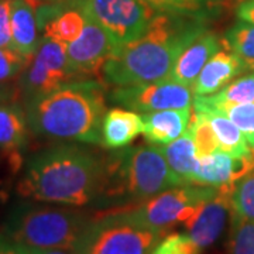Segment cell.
<instances>
[{
  "label": "cell",
  "mask_w": 254,
  "mask_h": 254,
  "mask_svg": "<svg viewBox=\"0 0 254 254\" xmlns=\"http://www.w3.org/2000/svg\"><path fill=\"white\" fill-rule=\"evenodd\" d=\"M113 53L115 46L108 33L89 16H86L81 36L66 46L68 64L75 79H85L99 73Z\"/></svg>",
  "instance_id": "obj_11"
},
{
  "label": "cell",
  "mask_w": 254,
  "mask_h": 254,
  "mask_svg": "<svg viewBox=\"0 0 254 254\" xmlns=\"http://www.w3.org/2000/svg\"><path fill=\"white\" fill-rule=\"evenodd\" d=\"M202 102L205 100L196 96ZM208 103V102H205ZM210 105V103H208ZM213 108H216L220 112H223L227 118L230 119L239 130L245 134L247 143L250 147H254V102L250 103H239V105H210Z\"/></svg>",
  "instance_id": "obj_27"
},
{
  "label": "cell",
  "mask_w": 254,
  "mask_h": 254,
  "mask_svg": "<svg viewBox=\"0 0 254 254\" xmlns=\"http://www.w3.org/2000/svg\"><path fill=\"white\" fill-rule=\"evenodd\" d=\"M220 47L222 40L218 34L210 30H205L182 51L175 64L171 78L192 89L200 71L209 60L220 50Z\"/></svg>",
  "instance_id": "obj_17"
},
{
  "label": "cell",
  "mask_w": 254,
  "mask_h": 254,
  "mask_svg": "<svg viewBox=\"0 0 254 254\" xmlns=\"http://www.w3.org/2000/svg\"><path fill=\"white\" fill-rule=\"evenodd\" d=\"M10 27L11 48L30 60L41 41L37 10L30 0H11Z\"/></svg>",
  "instance_id": "obj_18"
},
{
  "label": "cell",
  "mask_w": 254,
  "mask_h": 254,
  "mask_svg": "<svg viewBox=\"0 0 254 254\" xmlns=\"http://www.w3.org/2000/svg\"><path fill=\"white\" fill-rule=\"evenodd\" d=\"M246 71L245 63L235 53L223 47L203 66L192 86V92L195 96L215 95L230 83L233 78Z\"/></svg>",
  "instance_id": "obj_16"
},
{
  "label": "cell",
  "mask_w": 254,
  "mask_h": 254,
  "mask_svg": "<svg viewBox=\"0 0 254 254\" xmlns=\"http://www.w3.org/2000/svg\"><path fill=\"white\" fill-rule=\"evenodd\" d=\"M222 44L245 63L247 71H254V23L239 18L225 33Z\"/></svg>",
  "instance_id": "obj_23"
},
{
  "label": "cell",
  "mask_w": 254,
  "mask_h": 254,
  "mask_svg": "<svg viewBox=\"0 0 254 254\" xmlns=\"http://www.w3.org/2000/svg\"><path fill=\"white\" fill-rule=\"evenodd\" d=\"M33 134L60 141L102 145L106 115L105 88L92 79L66 82L54 91L26 100Z\"/></svg>",
  "instance_id": "obj_3"
},
{
  "label": "cell",
  "mask_w": 254,
  "mask_h": 254,
  "mask_svg": "<svg viewBox=\"0 0 254 254\" xmlns=\"http://www.w3.org/2000/svg\"><path fill=\"white\" fill-rule=\"evenodd\" d=\"M252 158H253V163H254V147L252 148Z\"/></svg>",
  "instance_id": "obj_37"
},
{
  "label": "cell",
  "mask_w": 254,
  "mask_h": 254,
  "mask_svg": "<svg viewBox=\"0 0 254 254\" xmlns=\"http://www.w3.org/2000/svg\"><path fill=\"white\" fill-rule=\"evenodd\" d=\"M46 1H61V0H46Z\"/></svg>",
  "instance_id": "obj_38"
},
{
  "label": "cell",
  "mask_w": 254,
  "mask_h": 254,
  "mask_svg": "<svg viewBox=\"0 0 254 254\" xmlns=\"http://www.w3.org/2000/svg\"><path fill=\"white\" fill-rule=\"evenodd\" d=\"M28 58L13 48H0V82L17 76L27 66Z\"/></svg>",
  "instance_id": "obj_31"
},
{
  "label": "cell",
  "mask_w": 254,
  "mask_h": 254,
  "mask_svg": "<svg viewBox=\"0 0 254 254\" xmlns=\"http://www.w3.org/2000/svg\"><path fill=\"white\" fill-rule=\"evenodd\" d=\"M37 21L41 37L51 38L64 46H69L78 37L86 23L78 0L53 1L37 9Z\"/></svg>",
  "instance_id": "obj_13"
},
{
  "label": "cell",
  "mask_w": 254,
  "mask_h": 254,
  "mask_svg": "<svg viewBox=\"0 0 254 254\" xmlns=\"http://www.w3.org/2000/svg\"><path fill=\"white\" fill-rule=\"evenodd\" d=\"M158 11L187 14V16H212L218 6V0H143Z\"/></svg>",
  "instance_id": "obj_25"
},
{
  "label": "cell",
  "mask_w": 254,
  "mask_h": 254,
  "mask_svg": "<svg viewBox=\"0 0 254 254\" xmlns=\"http://www.w3.org/2000/svg\"><path fill=\"white\" fill-rule=\"evenodd\" d=\"M210 105H239L254 102V73L237 78L210 96H199Z\"/></svg>",
  "instance_id": "obj_24"
},
{
  "label": "cell",
  "mask_w": 254,
  "mask_h": 254,
  "mask_svg": "<svg viewBox=\"0 0 254 254\" xmlns=\"http://www.w3.org/2000/svg\"><path fill=\"white\" fill-rule=\"evenodd\" d=\"M193 109L199 110L206 116L215 134H216L219 148L222 151L233 155V157H237V158L252 155V147L247 143L245 134L223 112L202 102L198 98H195L193 100Z\"/></svg>",
  "instance_id": "obj_21"
},
{
  "label": "cell",
  "mask_w": 254,
  "mask_h": 254,
  "mask_svg": "<svg viewBox=\"0 0 254 254\" xmlns=\"http://www.w3.org/2000/svg\"><path fill=\"white\" fill-rule=\"evenodd\" d=\"M109 100L119 108L150 113L167 109L192 108L195 93L190 86L173 78L163 81L118 86L109 93Z\"/></svg>",
  "instance_id": "obj_10"
},
{
  "label": "cell",
  "mask_w": 254,
  "mask_h": 254,
  "mask_svg": "<svg viewBox=\"0 0 254 254\" xmlns=\"http://www.w3.org/2000/svg\"><path fill=\"white\" fill-rule=\"evenodd\" d=\"M227 254H254V220L232 213Z\"/></svg>",
  "instance_id": "obj_26"
},
{
  "label": "cell",
  "mask_w": 254,
  "mask_h": 254,
  "mask_svg": "<svg viewBox=\"0 0 254 254\" xmlns=\"http://www.w3.org/2000/svg\"><path fill=\"white\" fill-rule=\"evenodd\" d=\"M237 17L249 23H254V0H243L237 6Z\"/></svg>",
  "instance_id": "obj_34"
},
{
  "label": "cell",
  "mask_w": 254,
  "mask_h": 254,
  "mask_svg": "<svg viewBox=\"0 0 254 254\" xmlns=\"http://www.w3.org/2000/svg\"><path fill=\"white\" fill-rule=\"evenodd\" d=\"M105 184V158L78 144H55L31 155L18 180L23 199L68 206L96 205Z\"/></svg>",
  "instance_id": "obj_1"
},
{
  "label": "cell",
  "mask_w": 254,
  "mask_h": 254,
  "mask_svg": "<svg viewBox=\"0 0 254 254\" xmlns=\"http://www.w3.org/2000/svg\"><path fill=\"white\" fill-rule=\"evenodd\" d=\"M26 108L20 103H0V150L7 157L13 171L23 164V151L28 144Z\"/></svg>",
  "instance_id": "obj_15"
},
{
  "label": "cell",
  "mask_w": 254,
  "mask_h": 254,
  "mask_svg": "<svg viewBox=\"0 0 254 254\" xmlns=\"http://www.w3.org/2000/svg\"><path fill=\"white\" fill-rule=\"evenodd\" d=\"M18 253L20 254H78L73 249H41V247H31V246L17 245Z\"/></svg>",
  "instance_id": "obj_33"
},
{
  "label": "cell",
  "mask_w": 254,
  "mask_h": 254,
  "mask_svg": "<svg viewBox=\"0 0 254 254\" xmlns=\"http://www.w3.org/2000/svg\"><path fill=\"white\" fill-rule=\"evenodd\" d=\"M164 233L137 220L128 209L93 218L75 247L78 254H148Z\"/></svg>",
  "instance_id": "obj_6"
},
{
  "label": "cell",
  "mask_w": 254,
  "mask_h": 254,
  "mask_svg": "<svg viewBox=\"0 0 254 254\" xmlns=\"http://www.w3.org/2000/svg\"><path fill=\"white\" fill-rule=\"evenodd\" d=\"M254 171L252 155L237 158L222 150L199 157V171L195 185L225 188L236 187V184L246 175Z\"/></svg>",
  "instance_id": "obj_14"
},
{
  "label": "cell",
  "mask_w": 254,
  "mask_h": 254,
  "mask_svg": "<svg viewBox=\"0 0 254 254\" xmlns=\"http://www.w3.org/2000/svg\"><path fill=\"white\" fill-rule=\"evenodd\" d=\"M73 208L30 199L20 202L10 210L3 235L17 245L75 250L93 218Z\"/></svg>",
  "instance_id": "obj_5"
},
{
  "label": "cell",
  "mask_w": 254,
  "mask_h": 254,
  "mask_svg": "<svg viewBox=\"0 0 254 254\" xmlns=\"http://www.w3.org/2000/svg\"><path fill=\"white\" fill-rule=\"evenodd\" d=\"M208 18L158 11L143 36L110 55L102 69L103 79L127 86L171 78L182 51L208 30Z\"/></svg>",
  "instance_id": "obj_2"
},
{
  "label": "cell",
  "mask_w": 254,
  "mask_h": 254,
  "mask_svg": "<svg viewBox=\"0 0 254 254\" xmlns=\"http://www.w3.org/2000/svg\"><path fill=\"white\" fill-rule=\"evenodd\" d=\"M144 131L143 116L137 112L113 108L106 112L102 125V145L109 150L123 148Z\"/></svg>",
  "instance_id": "obj_20"
},
{
  "label": "cell",
  "mask_w": 254,
  "mask_h": 254,
  "mask_svg": "<svg viewBox=\"0 0 254 254\" xmlns=\"http://www.w3.org/2000/svg\"><path fill=\"white\" fill-rule=\"evenodd\" d=\"M216 192L218 188L212 187L180 185L128 210L141 223L165 233L170 227L185 223L196 215Z\"/></svg>",
  "instance_id": "obj_8"
},
{
  "label": "cell",
  "mask_w": 254,
  "mask_h": 254,
  "mask_svg": "<svg viewBox=\"0 0 254 254\" xmlns=\"http://www.w3.org/2000/svg\"><path fill=\"white\" fill-rule=\"evenodd\" d=\"M235 187L218 188V192L193 215L184 223L185 233L192 242L203 252L225 232L227 219L232 216V193Z\"/></svg>",
  "instance_id": "obj_12"
},
{
  "label": "cell",
  "mask_w": 254,
  "mask_h": 254,
  "mask_svg": "<svg viewBox=\"0 0 254 254\" xmlns=\"http://www.w3.org/2000/svg\"><path fill=\"white\" fill-rule=\"evenodd\" d=\"M167 163L184 185H195L199 171V155L190 127L177 140L161 147Z\"/></svg>",
  "instance_id": "obj_22"
},
{
  "label": "cell",
  "mask_w": 254,
  "mask_h": 254,
  "mask_svg": "<svg viewBox=\"0 0 254 254\" xmlns=\"http://www.w3.org/2000/svg\"><path fill=\"white\" fill-rule=\"evenodd\" d=\"M198 246L187 233H173L160 240L148 254H200Z\"/></svg>",
  "instance_id": "obj_30"
},
{
  "label": "cell",
  "mask_w": 254,
  "mask_h": 254,
  "mask_svg": "<svg viewBox=\"0 0 254 254\" xmlns=\"http://www.w3.org/2000/svg\"><path fill=\"white\" fill-rule=\"evenodd\" d=\"M180 185L184 182L170 168L161 147L116 148L105 158V184L96 206H137Z\"/></svg>",
  "instance_id": "obj_4"
},
{
  "label": "cell",
  "mask_w": 254,
  "mask_h": 254,
  "mask_svg": "<svg viewBox=\"0 0 254 254\" xmlns=\"http://www.w3.org/2000/svg\"><path fill=\"white\" fill-rule=\"evenodd\" d=\"M11 0H0V48H11Z\"/></svg>",
  "instance_id": "obj_32"
},
{
  "label": "cell",
  "mask_w": 254,
  "mask_h": 254,
  "mask_svg": "<svg viewBox=\"0 0 254 254\" xmlns=\"http://www.w3.org/2000/svg\"><path fill=\"white\" fill-rule=\"evenodd\" d=\"M219 3H223V1H227V0H218Z\"/></svg>",
  "instance_id": "obj_39"
},
{
  "label": "cell",
  "mask_w": 254,
  "mask_h": 254,
  "mask_svg": "<svg viewBox=\"0 0 254 254\" xmlns=\"http://www.w3.org/2000/svg\"><path fill=\"white\" fill-rule=\"evenodd\" d=\"M232 213L254 220V171L236 184L232 193Z\"/></svg>",
  "instance_id": "obj_29"
},
{
  "label": "cell",
  "mask_w": 254,
  "mask_h": 254,
  "mask_svg": "<svg viewBox=\"0 0 254 254\" xmlns=\"http://www.w3.org/2000/svg\"><path fill=\"white\" fill-rule=\"evenodd\" d=\"M188 127L192 130L193 141H195L196 151H198L199 157L212 154V153L220 150L216 134H215L206 116L202 112L195 109V113L192 115Z\"/></svg>",
  "instance_id": "obj_28"
},
{
  "label": "cell",
  "mask_w": 254,
  "mask_h": 254,
  "mask_svg": "<svg viewBox=\"0 0 254 254\" xmlns=\"http://www.w3.org/2000/svg\"><path fill=\"white\" fill-rule=\"evenodd\" d=\"M6 96H7V95H4V92L0 89V103H1L3 100L6 99Z\"/></svg>",
  "instance_id": "obj_36"
},
{
  "label": "cell",
  "mask_w": 254,
  "mask_h": 254,
  "mask_svg": "<svg viewBox=\"0 0 254 254\" xmlns=\"http://www.w3.org/2000/svg\"><path fill=\"white\" fill-rule=\"evenodd\" d=\"M0 254H20L16 245L3 233H0Z\"/></svg>",
  "instance_id": "obj_35"
},
{
  "label": "cell",
  "mask_w": 254,
  "mask_h": 254,
  "mask_svg": "<svg viewBox=\"0 0 254 254\" xmlns=\"http://www.w3.org/2000/svg\"><path fill=\"white\" fill-rule=\"evenodd\" d=\"M78 3L82 11L108 33L115 51L143 36L158 13L143 0H78Z\"/></svg>",
  "instance_id": "obj_7"
},
{
  "label": "cell",
  "mask_w": 254,
  "mask_h": 254,
  "mask_svg": "<svg viewBox=\"0 0 254 254\" xmlns=\"http://www.w3.org/2000/svg\"><path fill=\"white\" fill-rule=\"evenodd\" d=\"M144 120V138L151 144H168L182 136L190 126L192 108L167 109L141 113Z\"/></svg>",
  "instance_id": "obj_19"
},
{
  "label": "cell",
  "mask_w": 254,
  "mask_h": 254,
  "mask_svg": "<svg viewBox=\"0 0 254 254\" xmlns=\"http://www.w3.org/2000/svg\"><path fill=\"white\" fill-rule=\"evenodd\" d=\"M75 81L66 55V46L41 37L34 55L20 73L18 86L24 100L44 95Z\"/></svg>",
  "instance_id": "obj_9"
}]
</instances>
